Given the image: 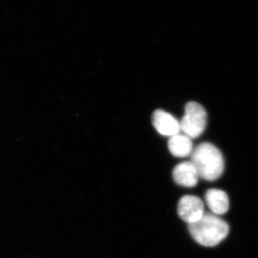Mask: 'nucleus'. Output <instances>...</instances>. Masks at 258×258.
Wrapping results in <instances>:
<instances>
[{
	"mask_svg": "<svg viewBox=\"0 0 258 258\" xmlns=\"http://www.w3.org/2000/svg\"><path fill=\"white\" fill-rule=\"evenodd\" d=\"M190 235L195 242L205 247H215L229 235L228 224L220 216L205 212L195 223L189 225Z\"/></svg>",
	"mask_w": 258,
	"mask_h": 258,
	"instance_id": "obj_1",
	"label": "nucleus"
},
{
	"mask_svg": "<svg viewBox=\"0 0 258 258\" xmlns=\"http://www.w3.org/2000/svg\"><path fill=\"white\" fill-rule=\"evenodd\" d=\"M191 161L196 167L200 178L208 181L218 179L225 169L221 152L210 143H203L194 149Z\"/></svg>",
	"mask_w": 258,
	"mask_h": 258,
	"instance_id": "obj_2",
	"label": "nucleus"
},
{
	"mask_svg": "<svg viewBox=\"0 0 258 258\" xmlns=\"http://www.w3.org/2000/svg\"><path fill=\"white\" fill-rule=\"evenodd\" d=\"M208 115L204 107L197 102L191 101L185 106L184 115L180 120V128L190 139L198 138L205 132Z\"/></svg>",
	"mask_w": 258,
	"mask_h": 258,
	"instance_id": "obj_3",
	"label": "nucleus"
},
{
	"mask_svg": "<svg viewBox=\"0 0 258 258\" xmlns=\"http://www.w3.org/2000/svg\"><path fill=\"white\" fill-rule=\"evenodd\" d=\"M177 210L180 218L189 225L199 221L205 213L203 200L194 195H185L180 199Z\"/></svg>",
	"mask_w": 258,
	"mask_h": 258,
	"instance_id": "obj_4",
	"label": "nucleus"
},
{
	"mask_svg": "<svg viewBox=\"0 0 258 258\" xmlns=\"http://www.w3.org/2000/svg\"><path fill=\"white\" fill-rule=\"evenodd\" d=\"M152 123L156 130L164 137H174L181 132L179 120L164 110L159 109L154 112Z\"/></svg>",
	"mask_w": 258,
	"mask_h": 258,
	"instance_id": "obj_5",
	"label": "nucleus"
},
{
	"mask_svg": "<svg viewBox=\"0 0 258 258\" xmlns=\"http://www.w3.org/2000/svg\"><path fill=\"white\" fill-rule=\"evenodd\" d=\"M173 179L179 186L191 188L198 184L200 176L191 161L180 163L173 170Z\"/></svg>",
	"mask_w": 258,
	"mask_h": 258,
	"instance_id": "obj_6",
	"label": "nucleus"
},
{
	"mask_svg": "<svg viewBox=\"0 0 258 258\" xmlns=\"http://www.w3.org/2000/svg\"><path fill=\"white\" fill-rule=\"evenodd\" d=\"M205 202L214 215H225L230 209V200L225 191L218 189H209L205 195Z\"/></svg>",
	"mask_w": 258,
	"mask_h": 258,
	"instance_id": "obj_7",
	"label": "nucleus"
},
{
	"mask_svg": "<svg viewBox=\"0 0 258 258\" xmlns=\"http://www.w3.org/2000/svg\"><path fill=\"white\" fill-rule=\"evenodd\" d=\"M168 147L172 155L179 158L191 156L194 150L191 139L184 134H176L170 137L168 142Z\"/></svg>",
	"mask_w": 258,
	"mask_h": 258,
	"instance_id": "obj_8",
	"label": "nucleus"
}]
</instances>
